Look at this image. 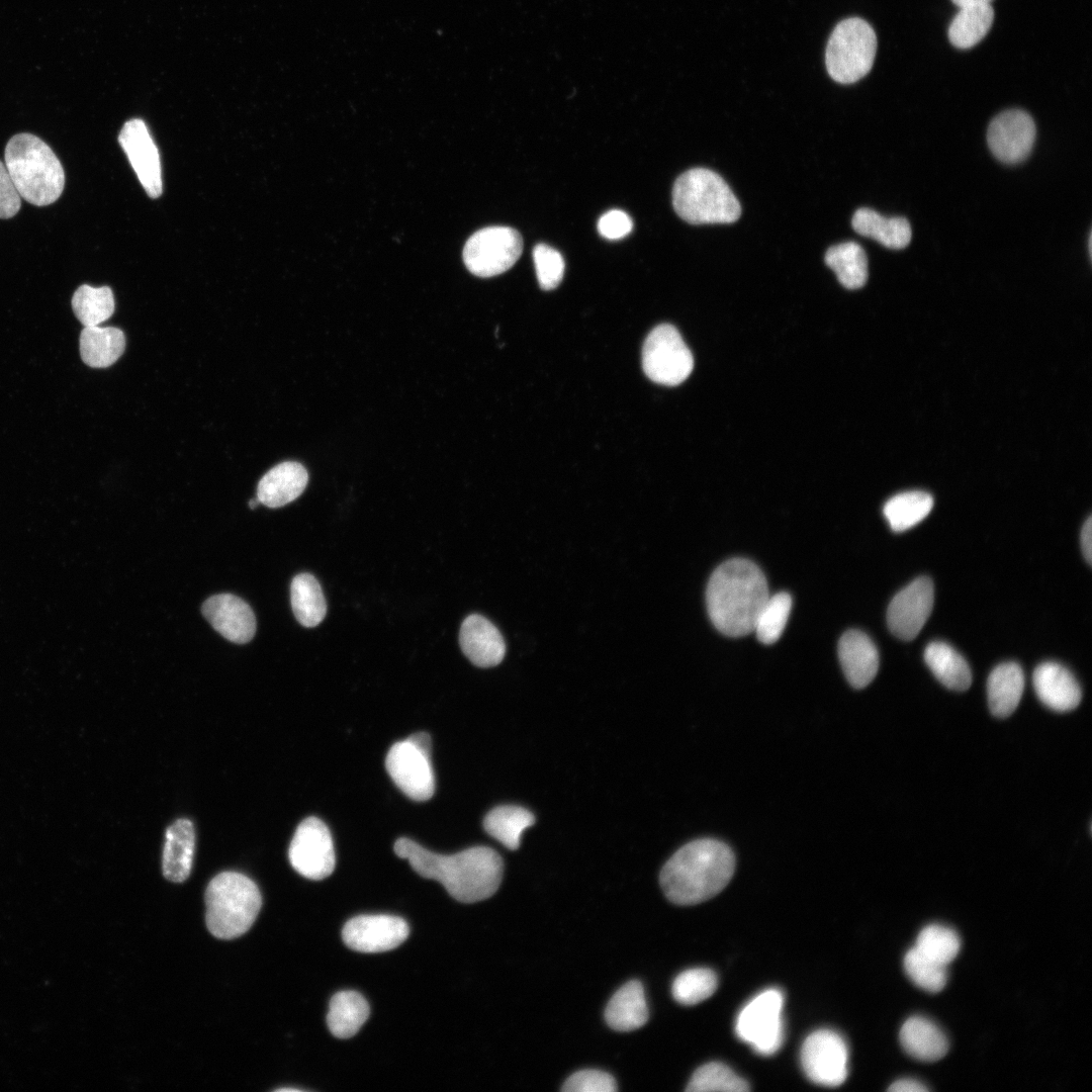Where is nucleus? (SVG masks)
Returning <instances> with one entry per match:
<instances>
[{"label":"nucleus","instance_id":"obj_30","mask_svg":"<svg viewBox=\"0 0 1092 1092\" xmlns=\"http://www.w3.org/2000/svg\"><path fill=\"white\" fill-rule=\"evenodd\" d=\"M369 1013V1005L360 993L341 991L331 999L327 1024L336 1037L349 1038L359 1031Z\"/></svg>","mask_w":1092,"mask_h":1092},{"label":"nucleus","instance_id":"obj_46","mask_svg":"<svg viewBox=\"0 0 1092 1092\" xmlns=\"http://www.w3.org/2000/svg\"><path fill=\"white\" fill-rule=\"evenodd\" d=\"M1081 549L1089 565L1092 564V517L1084 523L1080 535Z\"/></svg>","mask_w":1092,"mask_h":1092},{"label":"nucleus","instance_id":"obj_38","mask_svg":"<svg viewBox=\"0 0 1092 1092\" xmlns=\"http://www.w3.org/2000/svg\"><path fill=\"white\" fill-rule=\"evenodd\" d=\"M792 609V598L787 593L769 596L761 608L753 631L763 644H772L783 634Z\"/></svg>","mask_w":1092,"mask_h":1092},{"label":"nucleus","instance_id":"obj_5","mask_svg":"<svg viewBox=\"0 0 1092 1092\" xmlns=\"http://www.w3.org/2000/svg\"><path fill=\"white\" fill-rule=\"evenodd\" d=\"M205 921L209 932L220 939H233L247 932L255 922L262 897L258 886L238 872L216 875L205 890Z\"/></svg>","mask_w":1092,"mask_h":1092},{"label":"nucleus","instance_id":"obj_8","mask_svg":"<svg viewBox=\"0 0 1092 1092\" xmlns=\"http://www.w3.org/2000/svg\"><path fill=\"white\" fill-rule=\"evenodd\" d=\"M431 737L418 732L394 743L385 759V766L396 787L410 799L427 801L435 792V775L431 763Z\"/></svg>","mask_w":1092,"mask_h":1092},{"label":"nucleus","instance_id":"obj_41","mask_svg":"<svg viewBox=\"0 0 1092 1092\" xmlns=\"http://www.w3.org/2000/svg\"><path fill=\"white\" fill-rule=\"evenodd\" d=\"M904 969L911 981L927 992H939L946 983V967L925 957L915 947L905 954Z\"/></svg>","mask_w":1092,"mask_h":1092},{"label":"nucleus","instance_id":"obj_50","mask_svg":"<svg viewBox=\"0 0 1092 1092\" xmlns=\"http://www.w3.org/2000/svg\"><path fill=\"white\" fill-rule=\"evenodd\" d=\"M278 1091L284 1092V1091H300V1090L299 1089H294V1088H280V1089H278Z\"/></svg>","mask_w":1092,"mask_h":1092},{"label":"nucleus","instance_id":"obj_3","mask_svg":"<svg viewBox=\"0 0 1092 1092\" xmlns=\"http://www.w3.org/2000/svg\"><path fill=\"white\" fill-rule=\"evenodd\" d=\"M764 574L752 561L733 558L712 573L706 590L709 617L718 631L740 637L753 631L768 599Z\"/></svg>","mask_w":1092,"mask_h":1092},{"label":"nucleus","instance_id":"obj_9","mask_svg":"<svg viewBox=\"0 0 1092 1092\" xmlns=\"http://www.w3.org/2000/svg\"><path fill=\"white\" fill-rule=\"evenodd\" d=\"M783 1007L784 995L779 989L760 992L737 1015V1036L759 1055L775 1054L784 1041Z\"/></svg>","mask_w":1092,"mask_h":1092},{"label":"nucleus","instance_id":"obj_40","mask_svg":"<svg viewBox=\"0 0 1092 1092\" xmlns=\"http://www.w3.org/2000/svg\"><path fill=\"white\" fill-rule=\"evenodd\" d=\"M718 986L716 974L705 968H695L680 973L673 981L672 996L680 1004L694 1005L711 997Z\"/></svg>","mask_w":1092,"mask_h":1092},{"label":"nucleus","instance_id":"obj_49","mask_svg":"<svg viewBox=\"0 0 1092 1092\" xmlns=\"http://www.w3.org/2000/svg\"><path fill=\"white\" fill-rule=\"evenodd\" d=\"M260 504L258 498L249 500V507L255 509Z\"/></svg>","mask_w":1092,"mask_h":1092},{"label":"nucleus","instance_id":"obj_16","mask_svg":"<svg viewBox=\"0 0 1092 1092\" xmlns=\"http://www.w3.org/2000/svg\"><path fill=\"white\" fill-rule=\"evenodd\" d=\"M406 921L391 915H361L350 919L342 930L345 944L360 952L393 949L408 936Z\"/></svg>","mask_w":1092,"mask_h":1092},{"label":"nucleus","instance_id":"obj_14","mask_svg":"<svg viewBox=\"0 0 1092 1092\" xmlns=\"http://www.w3.org/2000/svg\"><path fill=\"white\" fill-rule=\"evenodd\" d=\"M934 602L931 579L920 576L901 589L887 611L890 631L899 639H914L930 616Z\"/></svg>","mask_w":1092,"mask_h":1092},{"label":"nucleus","instance_id":"obj_33","mask_svg":"<svg viewBox=\"0 0 1092 1092\" xmlns=\"http://www.w3.org/2000/svg\"><path fill=\"white\" fill-rule=\"evenodd\" d=\"M825 263L831 268L839 283L847 289H858L868 280V259L864 250L854 242L830 247Z\"/></svg>","mask_w":1092,"mask_h":1092},{"label":"nucleus","instance_id":"obj_11","mask_svg":"<svg viewBox=\"0 0 1092 1092\" xmlns=\"http://www.w3.org/2000/svg\"><path fill=\"white\" fill-rule=\"evenodd\" d=\"M523 239L509 226H487L475 232L463 248L466 268L478 277H492L509 270L520 258Z\"/></svg>","mask_w":1092,"mask_h":1092},{"label":"nucleus","instance_id":"obj_24","mask_svg":"<svg viewBox=\"0 0 1092 1092\" xmlns=\"http://www.w3.org/2000/svg\"><path fill=\"white\" fill-rule=\"evenodd\" d=\"M605 1019L617 1031L635 1030L647 1022L648 1007L641 982L629 981L612 996Z\"/></svg>","mask_w":1092,"mask_h":1092},{"label":"nucleus","instance_id":"obj_10","mask_svg":"<svg viewBox=\"0 0 1092 1092\" xmlns=\"http://www.w3.org/2000/svg\"><path fill=\"white\" fill-rule=\"evenodd\" d=\"M645 374L654 382L674 386L685 381L694 368L693 355L678 331L659 325L647 336L642 350Z\"/></svg>","mask_w":1092,"mask_h":1092},{"label":"nucleus","instance_id":"obj_42","mask_svg":"<svg viewBox=\"0 0 1092 1092\" xmlns=\"http://www.w3.org/2000/svg\"><path fill=\"white\" fill-rule=\"evenodd\" d=\"M533 259L541 288L551 290L557 287L565 268L561 254L550 246L538 244L533 250Z\"/></svg>","mask_w":1092,"mask_h":1092},{"label":"nucleus","instance_id":"obj_45","mask_svg":"<svg viewBox=\"0 0 1092 1092\" xmlns=\"http://www.w3.org/2000/svg\"><path fill=\"white\" fill-rule=\"evenodd\" d=\"M632 219L624 211L612 209L603 214L598 222L600 234L609 240H619L632 231Z\"/></svg>","mask_w":1092,"mask_h":1092},{"label":"nucleus","instance_id":"obj_13","mask_svg":"<svg viewBox=\"0 0 1092 1092\" xmlns=\"http://www.w3.org/2000/svg\"><path fill=\"white\" fill-rule=\"evenodd\" d=\"M801 1064L804 1073L813 1083L825 1087L839 1086L848 1073L846 1042L833 1030H816L803 1042Z\"/></svg>","mask_w":1092,"mask_h":1092},{"label":"nucleus","instance_id":"obj_25","mask_svg":"<svg viewBox=\"0 0 1092 1092\" xmlns=\"http://www.w3.org/2000/svg\"><path fill=\"white\" fill-rule=\"evenodd\" d=\"M1024 690V674L1015 662L997 665L987 682L988 704L998 718L1010 716L1017 708Z\"/></svg>","mask_w":1092,"mask_h":1092},{"label":"nucleus","instance_id":"obj_1","mask_svg":"<svg viewBox=\"0 0 1092 1092\" xmlns=\"http://www.w3.org/2000/svg\"><path fill=\"white\" fill-rule=\"evenodd\" d=\"M394 852L406 859L421 877L440 882L449 895L462 903H474L492 896L503 878V859L490 847L474 846L453 854L430 851L402 837Z\"/></svg>","mask_w":1092,"mask_h":1092},{"label":"nucleus","instance_id":"obj_21","mask_svg":"<svg viewBox=\"0 0 1092 1092\" xmlns=\"http://www.w3.org/2000/svg\"><path fill=\"white\" fill-rule=\"evenodd\" d=\"M838 657L847 681L866 688L879 669V652L871 638L859 630L846 631L838 642Z\"/></svg>","mask_w":1092,"mask_h":1092},{"label":"nucleus","instance_id":"obj_39","mask_svg":"<svg viewBox=\"0 0 1092 1092\" xmlns=\"http://www.w3.org/2000/svg\"><path fill=\"white\" fill-rule=\"evenodd\" d=\"M914 947L930 960L946 967L958 956L961 941L952 929L932 924L920 931Z\"/></svg>","mask_w":1092,"mask_h":1092},{"label":"nucleus","instance_id":"obj_47","mask_svg":"<svg viewBox=\"0 0 1092 1092\" xmlns=\"http://www.w3.org/2000/svg\"><path fill=\"white\" fill-rule=\"evenodd\" d=\"M888 1090L892 1092H925L928 1089L916 1080L901 1079L894 1082Z\"/></svg>","mask_w":1092,"mask_h":1092},{"label":"nucleus","instance_id":"obj_15","mask_svg":"<svg viewBox=\"0 0 1092 1092\" xmlns=\"http://www.w3.org/2000/svg\"><path fill=\"white\" fill-rule=\"evenodd\" d=\"M1035 124L1025 111L1010 109L998 114L989 124L987 142L992 154L1006 164L1027 158L1035 140Z\"/></svg>","mask_w":1092,"mask_h":1092},{"label":"nucleus","instance_id":"obj_31","mask_svg":"<svg viewBox=\"0 0 1092 1092\" xmlns=\"http://www.w3.org/2000/svg\"><path fill=\"white\" fill-rule=\"evenodd\" d=\"M535 823V816L516 805H503L490 810L483 820L485 831L507 848L520 846L523 831Z\"/></svg>","mask_w":1092,"mask_h":1092},{"label":"nucleus","instance_id":"obj_19","mask_svg":"<svg viewBox=\"0 0 1092 1092\" xmlns=\"http://www.w3.org/2000/svg\"><path fill=\"white\" fill-rule=\"evenodd\" d=\"M459 643L466 657L478 667L497 665L506 653V644L498 629L477 614L470 615L463 621Z\"/></svg>","mask_w":1092,"mask_h":1092},{"label":"nucleus","instance_id":"obj_20","mask_svg":"<svg viewBox=\"0 0 1092 1092\" xmlns=\"http://www.w3.org/2000/svg\"><path fill=\"white\" fill-rule=\"evenodd\" d=\"M1034 691L1040 702L1056 712H1069L1082 699L1080 686L1064 665L1048 661L1036 666L1032 675Z\"/></svg>","mask_w":1092,"mask_h":1092},{"label":"nucleus","instance_id":"obj_35","mask_svg":"<svg viewBox=\"0 0 1092 1092\" xmlns=\"http://www.w3.org/2000/svg\"><path fill=\"white\" fill-rule=\"evenodd\" d=\"M933 507L932 496L924 491H907L894 495L883 512L894 532H903L920 523Z\"/></svg>","mask_w":1092,"mask_h":1092},{"label":"nucleus","instance_id":"obj_12","mask_svg":"<svg viewBox=\"0 0 1092 1092\" xmlns=\"http://www.w3.org/2000/svg\"><path fill=\"white\" fill-rule=\"evenodd\" d=\"M288 857L292 868L309 880L329 877L335 869L336 856L327 825L316 817L301 821L291 839Z\"/></svg>","mask_w":1092,"mask_h":1092},{"label":"nucleus","instance_id":"obj_18","mask_svg":"<svg viewBox=\"0 0 1092 1092\" xmlns=\"http://www.w3.org/2000/svg\"><path fill=\"white\" fill-rule=\"evenodd\" d=\"M202 613L221 636L234 643H247L255 635V615L251 607L237 596H212L203 603Z\"/></svg>","mask_w":1092,"mask_h":1092},{"label":"nucleus","instance_id":"obj_7","mask_svg":"<svg viewBox=\"0 0 1092 1092\" xmlns=\"http://www.w3.org/2000/svg\"><path fill=\"white\" fill-rule=\"evenodd\" d=\"M877 51V36L861 18L851 17L833 29L825 53L830 77L841 84L863 78L872 69Z\"/></svg>","mask_w":1092,"mask_h":1092},{"label":"nucleus","instance_id":"obj_4","mask_svg":"<svg viewBox=\"0 0 1092 1092\" xmlns=\"http://www.w3.org/2000/svg\"><path fill=\"white\" fill-rule=\"evenodd\" d=\"M4 157L21 198L35 206L59 199L65 187L64 168L41 139L28 132L17 133L8 141Z\"/></svg>","mask_w":1092,"mask_h":1092},{"label":"nucleus","instance_id":"obj_44","mask_svg":"<svg viewBox=\"0 0 1092 1092\" xmlns=\"http://www.w3.org/2000/svg\"><path fill=\"white\" fill-rule=\"evenodd\" d=\"M21 197L8 173L4 162L0 161V218H10L18 213Z\"/></svg>","mask_w":1092,"mask_h":1092},{"label":"nucleus","instance_id":"obj_23","mask_svg":"<svg viewBox=\"0 0 1092 1092\" xmlns=\"http://www.w3.org/2000/svg\"><path fill=\"white\" fill-rule=\"evenodd\" d=\"M195 849V831L186 818L174 821L166 830L162 869L164 877L174 883L184 882L190 875Z\"/></svg>","mask_w":1092,"mask_h":1092},{"label":"nucleus","instance_id":"obj_48","mask_svg":"<svg viewBox=\"0 0 1092 1092\" xmlns=\"http://www.w3.org/2000/svg\"><path fill=\"white\" fill-rule=\"evenodd\" d=\"M951 1H952V3L954 5L962 8V7H965V6L977 5V4H988V3L991 4V2L993 0H951Z\"/></svg>","mask_w":1092,"mask_h":1092},{"label":"nucleus","instance_id":"obj_27","mask_svg":"<svg viewBox=\"0 0 1092 1092\" xmlns=\"http://www.w3.org/2000/svg\"><path fill=\"white\" fill-rule=\"evenodd\" d=\"M853 230L890 249H903L911 241V228L904 217H886L871 208L857 209L851 219Z\"/></svg>","mask_w":1092,"mask_h":1092},{"label":"nucleus","instance_id":"obj_32","mask_svg":"<svg viewBox=\"0 0 1092 1092\" xmlns=\"http://www.w3.org/2000/svg\"><path fill=\"white\" fill-rule=\"evenodd\" d=\"M290 602L296 620L304 627H315L326 617L327 604L322 587L310 573H300L293 577Z\"/></svg>","mask_w":1092,"mask_h":1092},{"label":"nucleus","instance_id":"obj_22","mask_svg":"<svg viewBox=\"0 0 1092 1092\" xmlns=\"http://www.w3.org/2000/svg\"><path fill=\"white\" fill-rule=\"evenodd\" d=\"M308 473L298 462L285 461L271 468L259 481L257 498L269 508L283 507L305 489Z\"/></svg>","mask_w":1092,"mask_h":1092},{"label":"nucleus","instance_id":"obj_37","mask_svg":"<svg viewBox=\"0 0 1092 1092\" xmlns=\"http://www.w3.org/2000/svg\"><path fill=\"white\" fill-rule=\"evenodd\" d=\"M748 1083L722 1063H708L692 1076L686 1090L689 1092H746Z\"/></svg>","mask_w":1092,"mask_h":1092},{"label":"nucleus","instance_id":"obj_34","mask_svg":"<svg viewBox=\"0 0 1092 1092\" xmlns=\"http://www.w3.org/2000/svg\"><path fill=\"white\" fill-rule=\"evenodd\" d=\"M994 20L991 4H977L960 8L948 27V38L959 49H970L988 33Z\"/></svg>","mask_w":1092,"mask_h":1092},{"label":"nucleus","instance_id":"obj_29","mask_svg":"<svg viewBox=\"0 0 1092 1092\" xmlns=\"http://www.w3.org/2000/svg\"><path fill=\"white\" fill-rule=\"evenodd\" d=\"M924 660L934 676L947 689L963 692L972 684V672L966 659L944 642H931L924 651Z\"/></svg>","mask_w":1092,"mask_h":1092},{"label":"nucleus","instance_id":"obj_2","mask_svg":"<svg viewBox=\"0 0 1092 1092\" xmlns=\"http://www.w3.org/2000/svg\"><path fill=\"white\" fill-rule=\"evenodd\" d=\"M735 871V855L723 841L693 840L681 846L663 866L659 882L669 901L693 905L721 892Z\"/></svg>","mask_w":1092,"mask_h":1092},{"label":"nucleus","instance_id":"obj_17","mask_svg":"<svg viewBox=\"0 0 1092 1092\" xmlns=\"http://www.w3.org/2000/svg\"><path fill=\"white\" fill-rule=\"evenodd\" d=\"M118 142L145 191L152 198L159 197L163 190L161 161L146 123L136 118L126 121Z\"/></svg>","mask_w":1092,"mask_h":1092},{"label":"nucleus","instance_id":"obj_26","mask_svg":"<svg viewBox=\"0 0 1092 1092\" xmlns=\"http://www.w3.org/2000/svg\"><path fill=\"white\" fill-rule=\"evenodd\" d=\"M904 1051L924 1062H934L945 1056L948 1042L943 1032L931 1021L914 1016L904 1022L900 1030Z\"/></svg>","mask_w":1092,"mask_h":1092},{"label":"nucleus","instance_id":"obj_43","mask_svg":"<svg viewBox=\"0 0 1092 1092\" xmlns=\"http://www.w3.org/2000/svg\"><path fill=\"white\" fill-rule=\"evenodd\" d=\"M566 1092H614L617 1090L615 1079L604 1071L581 1070L572 1074L563 1084Z\"/></svg>","mask_w":1092,"mask_h":1092},{"label":"nucleus","instance_id":"obj_28","mask_svg":"<svg viewBox=\"0 0 1092 1092\" xmlns=\"http://www.w3.org/2000/svg\"><path fill=\"white\" fill-rule=\"evenodd\" d=\"M80 354L92 368H105L117 361L125 348V337L114 327H85L80 334Z\"/></svg>","mask_w":1092,"mask_h":1092},{"label":"nucleus","instance_id":"obj_36","mask_svg":"<svg viewBox=\"0 0 1092 1092\" xmlns=\"http://www.w3.org/2000/svg\"><path fill=\"white\" fill-rule=\"evenodd\" d=\"M72 308L84 327L98 326L114 312V296L110 287L79 286L72 297Z\"/></svg>","mask_w":1092,"mask_h":1092},{"label":"nucleus","instance_id":"obj_6","mask_svg":"<svg viewBox=\"0 0 1092 1092\" xmlns=\"http://www.w3.org/2000/svg\"><path fill=\"white\" fill-rule=\"evenodd\" d=\"M672 204L687 222L731 223L741 214V206L725 180L716 172L694 168L674 182Z\"/></svg>","mask_w":1092,"mask_h":1092}]
</instances>
